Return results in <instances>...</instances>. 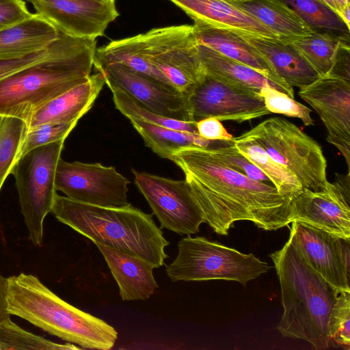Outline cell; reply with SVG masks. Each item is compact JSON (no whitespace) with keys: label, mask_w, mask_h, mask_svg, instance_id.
<instances>
[{"label":"cell","mask_w":350,"mask_h":350,"mask_svg":"<svg viewBox=\"0 0 350 350\" xmlns=\"http://www.w3.org/2000/svg\"><path fill=\"white\" fill-rule=\"evenodd\" d=\"M184 172L206 222L227 235L234 221L247 220L265 230L290 224L291 198L273 186L229 167L210 147L189 146L171 156Z\"/></svg>","instance_id":"6da1fadb"},{"label":"cell","mask_w":350,"mask_h":350,"mask_svg":"<svg viewBox=\"0 0 350 350\" xmlns=\"http://www.w3.org/2000/svg\"><path fill=\"white\" fill-rule=\"evenodd\" d=\"M77 124L47 123L28 129L21 146L19 157L35 148L66 139Z\"/></svg>","instance_id":"e575fe53"},{"label":"cell","mask_w":350,"mask_h":350,"mask_svg":"<svg viewBox=\"0 0 350 350\" xmlns=\"http://www.w3.org/2000/svg\"><path fill=\"white\" fill-rule=\"evenodd\" d=\"M61 31L38 13L0 30V61L12 60L47 49Z\"/></svg>","instance_id":"7402d4cb"},{"label":"cell","mask_w":350,"mask_h":350,"mask_svg":"<svg viewBox=\"0 0 350 350\" xmlns=\"http://www.w3.org/2000/svg\"><path fill=\"white\" fill-rule=\"evenodd\" d=\"M105 80L97 72L81 83L51 100L37 109L26 122L28 129L47 123H72L91 108L102 90Z\"/></svg>","instance_id":"ffe728a7"},{"label":"cell","mask_w":350,"mask_h":350,"mask_svg":"<svg viewBox=\"0 0 350 350\" xmlns=\"http://www.w3.org/2000/svg\"><path fill=\"white\" fill-rule=\"evenodd\" d=\"M298 94L319 116L327 141L343 156L350 173V81L321 77Z\"/></svg>","instance_id":"9a60e30c"},{"label":"cell","mask_w":350,"mask_h":350,"mask_svg":"<svg viewBox=\"0 0 350 350\" xmlns=\"http://www.w3.org/2000/svg\"><path fill=\"white\" fill-rule=\"evenodd\" d=\"M221 146L210 147L215 155L231 169L250 179L268 183L269 178L254 164L243 155L231 141H223Z\"/></svg>","instance_id":"d590c367"},{"label":"cell","mask_w":350,"mask_h":350,"mask_svg":"<svg viewBox=\"0 0 350 350\" xmlns=\"http://www.w3.org/2000/svg\"><path fill=\"white\" fill-rule=\"evenodd\" d=\"M62 33L77 38L101 36L119 13L113 0H26Z\"/></svg>","instance_id":"2e32d148"},{"label":"cell","mask_w":350,"mask_h":350,"mask_svg":"<svg viewBox=\"0 0 350 350\" xmlns=\"http://www.w3.org/2000/svg\"><path fill=\"white\" fill-rule=\"evenodd\" d=\"M336 3H337V5H338V10H339V13L338 14L340 15V13L341 12V10L345 8L346 7L347 5H350V0H335Z\"/></svg>","instance_id":"7bdbcfd3"},{"label":"cell","mask_w":350,"mask_h":350,"mask_svg":"<svg viewBox=\"0 0 350 350\" xmlns=\"http://www.w3.org/2000/svg\"><path fill=\"white\" fill-rule=\"evenodd\" d=\"M96 71L150 111L178 120L196 121L187 96L175 89L122 64H109Z\"/></svg>","instance_id":"e0dca14e"},{"label":"cell","mask_w":350,"mask_h":350,"mask_svg":"<svg viewBox=\"0 0 350 350\" xmlns=\"http://www.w3.org/2000/svg\"><path fill=\"white\" fill-rule=\"evenodd\" d=\"M241 36L260 53L288 85L300 88L320 77L291 43Z\"/></svg>","instance_id":"603a6c76"},{"label":"cell","mask_w":350,"mask_h":350,"mask_svg":"<svg viewBox=\"0 0 350 350\" xmlns=\"http://www.w3.org/2000/svg\"><path fill=\"white\" fill-rule=\"evenodd\" d=\"M135 184L166 228L180 234L198 233L206 222L186 180H173L132 169Z\"/></svg>","instance_id":"30bf717a"},{"label":"cell","mask_w":350,"mask_h":350,"mask_svg":"<svg viewBox=\"0 0 350 350\" xmlns=\"http://www.w3.org/2000/svg\"><path fill=\"white\" fill-rule=\"evenodd\" d=\"M193 21L243 36L272 41L279 39L263 24L239 8L232 0H170Z\"/></svg>","instance_id":"d6986e66"},{"label":"cell","mask_w":350,"mask_h":350,"mask_svg":"<svg viewBox=\"0 0 350 350\" xmlns=\"http://www.w3.org/2000/svg\"><path fill=\"white\" fill-rule=\"evenodd\" d=\"M291 224L288 239L308 265L338 293L350 291V240L300 221Z\"/></svg>","instance_id":"5bb4252c"},{"label":"cell","mask_w":350,"mask_h":350,"mask_svg":"<svg viewBox=\"0 0 350 350\" xmlns=\"http://www.w3.org/2000/svg\"><path fill=\"white\" fill-rule=\"evenodd\" d=\"M27 130L24 120L0 116V191L19 157Z\"/></svg>","instance_id":"f546056e"},{"label":"cell","mask_w":350,"mask_h":350,"mask_svg":"<svg viewBox=\"0 0 350 350\" xmlns=\"http://www.w3.org/2000/svg\"><path fill=\"white\" fill-rule=\"evenodd\" d=\"M350 291L338 293L330 312L328 333L332 346L350 349Z\"/></svg>","instance_id":"d6a6232c"},{"label":"cell","mask_w":350,"mask_h":350,"mask_svg":"<svg viewBox=\"0 0 350 350\" xmlns=\"http://www.w3.org/2000/svg\"><path fill=\"white\" fill-rule=\"evenodd\" d=\"M312 29L349 36V28L340 16L319 0H282Z\"/></svg>","instance_id":"4dcf8cb0"},{"label":"cell","mask_w":350,"mask_h":350,"mask_svg":"<svg viewBox=\"0 0 350 350\" xmlns=\"http://www.w3.org/2000/svg\"><path fill=\"white\" fill-rule=\"evenodd\" d=\"M196 129L200 137L209 141H231L233 137L221 121L213 117L198 120Z\"/></svg>","instance_id":"f35d334b"},{"label":"cell","mask_w":350,"mask_h":350,"mask_svg":"<svg viewBox=\"0 0 350 350\" xmlns=\"http://www.w3.org/2000/svg\"><path fill=\"white\" fill-rule=\"evenodd\" d=\"M231 142L243 155L269 178L281 195L292 199L303 189L295 176L274 161L247 132L232 137Z\"/></svg>","instance_id":"484cf974"},{"label":"cell","mask_w":350,"mask_h":350,"mask_svg":"<svg viewBox=\"0 0 350 350\" xmlns=\"http://www.w3.org/2000/svg\"><path fill=\"white\" fill-rule=\"evenodd\" d=\"M65 139L35 148L23 154L12 167L21 213L31 242L40 246L44 221L57 195L56 169Z\"/></svg>","instance_id":"9c48e42d"},{"label":"cell","mask_w":350,"mask_h":350,"mask_svg":"<svg viewBox=\"0 0 350 350\" xmlns=\"http://www.w3.org/2000/svg\"><path fill=\"white\" fill-rule=\"evenodd\" d=\"M23 0H0V30L30 17Z\"/></svg>","instance_id":"8d00e7d4"},{"label":"cell","mask_w":350,"mask_h":350,"mask_svg":"<svg viewBox=\"0 0 350 350\" xmlns=\"http://www.w3.org/2000/svg\"><path fill=\"white\" fill-rule=\"evenodd\" d=\"M234 3L266 26L280 42H290L314 31L282 0H251Z\"/></svg>","instance_id":"cb8c5ba5"},{"label":"cell","mask_w":350,"mask_h":350,"mask_svg":"<svg viewBox=\"0 0 350 350\" xmlns=\"http://www.w3.org/2000/svg\"><path fill=\"white\" fill-rule=\"evenodd\" d=\"M187 98L196 121L213 117L241 123L270 113L259 92L230 84L206 72Z\"/></svg>","instance_id":"7c38bea8"},{"label":"cell","mask_w":350,"mask_h":350,"mask_svg":"<svg viewBox=\"0 0 350 350\" xmlns=\"http://www.w3.org/2000/svg\"><path fill=\"white\" fill-rule=\"evenodd\" d=\"M146 146L159 157L170 159L172 154L189 146L209 147L211 141L198 134L172 129L140 119H129Z\"/></svg>","instance_id":"4316f807"},{"label":"cell","mask_w":350,"mask_h":350,"mask_svg":"<svg viewBox=\"0 0 350 350\" xmlns=\"http://www.w3.org/2000/svg\"><path fill=\"white\" fill-rule=\"evenodd\" d=\"M320 191L302 189L291 201L290 220L350 240V173L336 174Z\"/></svg>","instance_id":"4fadbf2b"},{"label":"cell","mask_w":350,"mask_h":350,"mask_svg":"<svg viewBox=\"0 0 350 350\" xmlns=\"http://www.w3.org/2000/svg\"><path fill=\"white\" fill-rule=\"evenodd\" d=\"M119 287L123 301L146 300L158 288L154 267L148 261L96 243Z\"/></svg>","instance_id":"44dd1931"},{"label":"cell","mask_w":350,"mask_h":350,"mask_svg":"<svg viewBox=\"0 0 350 350\" xmlns=\"http://www.w3.org/2000/svg\"><path fill=\"white\" fill-rule=\"evenodd\" d=\"M98 57L103 66L124 65L186 96L205 73L190 25L154 28L112 41L98 49Z\"/></svg>","instance_id":"3957f363"},{"label":"cell","mask_w":350,"mask_h":350,"mask_svg":"<svg viewBox=\"0 0 350 350\" xmlns=\"http://www.w3.org/2000/svg\"><path fill=\"white\" fill-rule=\"evenodd\" d=\"M96 39L61 32L49 55L0 80V116L25 122L40 107L88 80L94 66Z\"/></svg>","instance_id":"7a4b0ae2"},{"label":"cell","mask_w":350,"mask_h":350,"mask_svg":"<svg viewBox=\"0 0 350 350\" xmlns=\"http://www.w3.org/2000/svg\"><path fill=\"white\" fill-rule=\"evenodd\" d=\"M8 311L83 349L109 350L117 331L103 320L60 299L31 274L8 278Z\"/></svg>","instance_id":"8992f818"},{"label":"cell","mask_w":350,"mask_h":350,"mask_svg":"<svg viewBox=\"0 0 350 350\" xmlns=\"http://www.w3.org/2000/svg\"><path fill=\"white\" fill-rule=\"evenodd\" d=\"M62 223L70 226L94 243L141 258L154 268L162 267L170 244L152 214L129 203L106 207L72 200L56 195L51 211Z\"/></svg>","instance_id":"277c9868"},{"label":"cell","mask_w":350,"mask_h":350,"mask_svg":"<svg viewBox=\"0 0 350 350\" xmlns=\"http://www.w3.org/2000/svg\"><path fill=\"white\" fill-rule=\"evenodd\" d=\"M325 5L332 10L338 14L339 10L335 0H319ZM339 15V14H338Z\"/></svg>","instance_id":"b9f144b4"},{"label":"cell","mask_w":350,"mask_h":350,"mask_svg":"<svg viewBox=\"0 0 350 350\" xmlns=\"http://www.w3.org/2000/svg\"><path fill=\"white\" fill-rule=\"evenodd\" d=\"M259 93L263 98L265 107L270 113L298 118L305 126L314 125L311 109L295 100L286 94L269 85L262 87Z\"/></svg>","instance_id":"836d02e7"},{"label":"cell","mask_w":350,"mask_h":350,"mask_svg":"<svg viewBox=\"0 0 350 350\" xmlns=\"http://www.w3.org/2000/svg\"><path fill=\"white\" fill-rule=\"evenodd\" d=\"M105 84L107 85L112 93L116 108L129 120L131 118L140 119L166 128L198 134L197 121L185 122L161 116L144 107L111 81L105 80Z\"/></svg>","instance_id":"f1b7e54d"},{"label":"cell","mask_w":350,"mask_h":350,"mask_svg":"<svg viewBox=\"0 0 350 350\" xmlns=\"http://www.w3.org/2000/svg\"><path fill=\"white\" fill-rule=\"evenodd\" d=\"M70 343L58 344L25 331L10 318L0 323V350H67L81 349Z\"/></svg>","instance_id":"1f68e13d"},{"label":"cell","mask_w":350,"mask_h":350,"mask_svg":"<svg viewBox=\"0 0 350 350\" xmlns=\"http://www.w3.org/2000/svg\"><path fill=\"white\" fill-rule=\"evenodd\" d=\"M246 132L274 161L295 176L303 189L316 192L325 188L327 161L322 148L297 126L273 117Z\"/></svg>","instance_id":"ba28073f"},{"label":"cell","mask_w":350,"mask_h":350,"mask_svg":"<svg viewBox=\"0 0 350 350\" xmlns=\"http://www.w3.org/2000/svg\"><path fill=\"white\" fill-rule=\"evenodd\" d=\"M269 256L280 281L284 308L278 331L284 337L304 340L316 349L329 348L328 321L339 293L308 265L289 239Z\"/></svg>","instance_id":"5b68a950"},{"label":"cell","mask_w":350,"mask_h":350,"mask_svg":"<svg viewBox=\"0 0 350 350\" xmlns=\"http://www.w3.org/2000/svg\"><path fill=\"white\" fill-rule=\"evenodd\" d=\"M113 1H116V0H113Z\"/></svg>","instance_id":"f6af8a7d"},{"label":"cell","mask_w":350,"mask_h":350,"mask_svg":"<svg viewBox=\"0 0 350 350\" xmlns=\"http://www.w3.org/2000/svg\"><path fill=\"white\" fill-rule=\"evenodd\" d=\"M197 44L200 59L206 73L230 84L258 92L267 85L280 91L276 85L252 68Z\"/></svg>","instance_id":"d4e9b609"},{"label":"cell","mask_w":350,"mask_h":350,"mask_svg":"<svg viewBox=\"0 0 350 350\" xmlns=\"http://www.w3.org/2000/svg\"><path fill=\"white\" fill-rule=\"evenodd\" d=\"M326 76L350 81L349 42L340 45L335 55L332 68Z\"/></svg>","instance_id":"ab89813d"},{"label":"cell","mask_w":350,"mask_h":350,"mask_svg":"<svg viewBox=\"0 0 350 350\" xmlns=\"http://www.w3.org/2000/svg\"><path fill=\"white\" fill-rule=\"evenodd\" d=\"M193 21V32L198 44L252 68L276 85L281 92L294 98L293 87L277 75L271 65L242 36L200 21Z\"/></svg>","instance_id":"ac0fdd59"},{"label":"cell","mask_w":350,"mask_h":350,"mask_svg":"<svg viewBox=\"0 0 350 350\" xmlns=\"http://www.w3.org/2000/svg\"><path fill=\"white\" fill-rule=\"evenodd\" d=\"M232 1H237V2H247V1H250L251 0H232Z\"/></svg>","instance_id":"ee69618b"},{"label":"cell","mask_w":350,"mask_h":350,"mask_svg":"<svg viewBox=\"0 0 350 350\" xmlns=\"http://www.w3.org/2000/svg\"><path fill=\"white\" fill-rule=\"evenodd\" d=\"M56 41H55L47 49L37 51L25 57L12 60L0 61V80L22 68L45 58L53 49Z\"/></svg>","instance_id":"74e56055"},{"label":"cell","mask_w":350,"mask_h":350,"mask_svg":"<svg viewBox=\"0 0 350 350\" xmlns=\"http://www.w3.org/2000/svg\"><path fill=\"white\" fill-rule=\"evenodd\" d=\"M349 42V36L338 33L316 31L291 43L317 72L320 77L329 72L340 45Z\"/></svg>","instance_id":"83f0119b"},{"label":"cell","mask_w":350,"mask_h":350,"mask_svg":"<svg viewBox=\"0 0 350 350\" xmlns=\"http://www.w3.org/2000/svg\"><path fill=\"white\" fill-rule=\"evenodd\" d=\"M129 183L114 167L100 163L68 162L60 158L57 165L56 190L82 203L106 207L126 206Z\"/></svg>","instance_id":"8fae6325"},{"label":"cell","mask_w":350,"mask_h":350,"mask_svg":"<svg viewBox=\"0 0 350 350\" xmlns=\"http://www.w3.org/2000/svg\"><path fill=\"white\" fill-rule=\"evenodd\" d=\"M8 284V278L0 273V323L10 318L7 304Z\"/></svg>","instance_id":"60d3db41"},{"label":"cell","mask_w":350,"mask_h":350,"mask_svg":"<svg viewBox=\"0 0 350 350\" xmlns=\"http://www.w3.org/2000/svg\"><path fill=\"white\" fill-rule=\"evenodd\" d=\"M178 250L175 260L165 267L172 282L224 280L245 286L270 268L253 254H243L203 237L182 239Z\"/></svg>","instance_id":"52a82bcc"}]
</instances>
